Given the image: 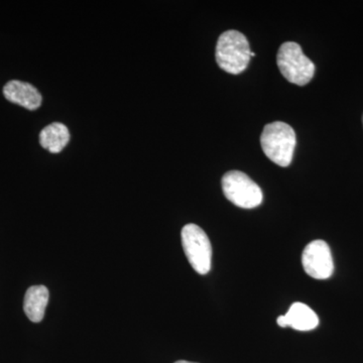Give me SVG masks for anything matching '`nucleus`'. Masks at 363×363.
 <instances>
[{"label":"nucleus","mask_w":363,"mask_h":363,"mask_svg":"<svg viewBox=\"0 0 363 363\" xmlns=\"http://www.w3.org/2000/svg\"><path fill=\"white\" fill-rule=\"evenodd\" d=\"M297 138L292 126L281 121L267 124L260 135L264 155L279 167L290 166Z\"/></svg>","instance_id":"obj_1"},{"label":"nucleus","mask_w":363,"mask_h":363,"mask_svg":"<svg viewBox=\"0 0 363 363\" xmlns=\"http://www.w3.org/2000/svg\"><path fill=\"white\" fill-rule=\"evenodd\" d=\"M250 43L245 35L230 30L222 33L216 45V62L222 70L233 75L247 68L250 58Z\"/></svg>","instance_id":"obj_2"},{"label":"nucleus","mask_w":363,"mask_h":363,"mask_svg":"<svg viewBox=\"0 0 363 363\" xmlns=\"http://www.w3.org/2000/svg\"><path fill=\"white\" fill-rule=\"evenodd\" d=\"M277 64L281 75L293 84L307 85L314 77V63L305 56L297 43L286 42L279 47Z\"/></svg>","instance_id":"obj_3"},{"label":"nucleus","mask_w":363,"mask_h":363,"mask_svg":"<svg viewBox=\"0 0 363 363\" xmlns=\"http://www.w3.org/2000/svg\"><path fill=\"white\" fill-rule=\"evenodd\" d=\"M227 199L238 207L252 209L262 202V189L255 182L240 171L227 172L221 181Z\"/></svg>","instance_id":"obj_4"},{"label":"nucleus","mask_w":363,"mask_h":363,"mask_svg":"<svg viewBox=\"0 0 363 363\" xmlns=\"http://www.w3.org/2000/svg\"><path fill=\"white\" fill-rule=\"evenodd\" d=\"M182 245L191 267L198 274H207L211 269L212 247L207 234L196 224L182 229Z\"/></svg>","instance_id":"obj_5"},{"label":"nucleus","mask_w":363,"mask_h":363,"mask_svg":"<svg viewBox=\"0 0 363 363\" xmlns=\"http://www.w3.org/2000/svg\"><path fill=\"white\" fill-rule=\"evenodd\" d=\"M302 264L306 274L313 279L330 278L334 271L330 247L323 240H315L305 247Z\"/></svg>","instance_id":"obj_6"},{"label":"nucleus","mask_w":363,"mask_h":363,"mask_svg":"<svg viewBox=\"0 0 363 363\" xmlns=\"http://www.w3.org/2000/svg\"><path fill=\"white\" fill-rule=\"evenodd\" d=\"M4 95L9 102L21 105L28 111H35L42 105L43 98L39 90L23 81H9L4 87Z\"/></svg>","instance_id":"obj_7"},{"label":"nucleus","mask_w":363,"mask_h":363,"mask_svg":"<svg viewBox=\"0 0 363 363\" xmlns=\"http://www.w3.org/2000/svg\"><path fill=\"white\" fill-rule=\"evenodd\" d=\"M279 326L291 327L298 331H310L316 328L319 318L309 306L303 303H294L286 315H281L277 320Z\"/></svg>","instance_id":"obj_8"},{"label":"nucleus","mask_w":363,"mask_h":363,"mask_svg":"<svg viewBox=\"0 0 363 363\" xmlns=\"http://www.w3.org/2000/svg\"><path fill=\"white\" fill-rule=\"evenodd\" d=\"M49 297V290L45 286H33L26 291L23 310L33 323H40L44 319Z\"/></svg>","instance_id":"obj_9"},{"label":"nucleus","mask_w":363,"mask_h":363,"mask_svg":"<svg viewBox=\"0 0 363 363\" xmlns=\"http://www.w3.org/2000/svg\"><path fill=\"white\" fill-rule=\"evenodd\" d=\"M70 140V133L63 123H55L45 126L40 133V143L52 154L62 152Z\"/></svg>","instance_id":"obj_10"},{"label":"nucleus","mask_w":363,"mask_h":363,"mask_svg":"<svg viewBox=\"0 0 363 363\" xmlns=\"http://www.w3.org/2000/svg\"><path fill=\"white\" fill-rule=\"evenodd\" d=\"M175 363H197V362H186V360H179V362H176Z\"/></svg>","instance_id":"obj_11"},{"label":"nucleus","mask_w":363,"mask_h":363,"mask_svg":"<svg viewBox=\"0 0 363 363\" xmlns=\"http://www.w3.org/2000/svg\"><path fill=\"white\" fill-rule=\"evenodd\" d=\"M250 57H255V52H250Z\"/></svg>","instance_id":"obj_12"},{"label":"nucleus","mask_w":363,"mask_h":363,"mask_svg":"<svg viewBox=\"0 0 363 363\" xmlns=\"http://www.w3.org/2000/svg\"><path fill=\"white\" fill-rule=\"evenodd\" d=\"M362 123H363V117H362Z\"/></svg>","instance_id":"obj_13"}]
</instances>
